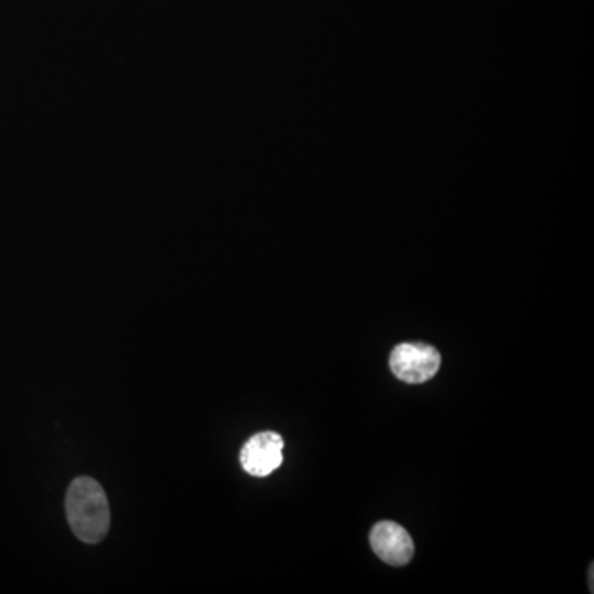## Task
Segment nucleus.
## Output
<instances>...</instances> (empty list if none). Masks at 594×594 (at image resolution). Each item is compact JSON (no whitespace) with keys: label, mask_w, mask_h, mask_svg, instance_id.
<instances>
[{"label":"nucleus","mask_w":594,"mask_h":594,"mask_svg":"<svg viewBox=\"0 0 594 594\" xmlns=\"http://www.w3.org/2000/svg\"><path fill=\"white\" fill-rule=\"evenodd\" d=\"M441 355L431 345H396L390 355V368L398 381L423 384L438 374Z\"/></svg>","instance_id":"2"},{"label":"nucleus","mask_w":594,"mask_h":594,"mask_svg":"<svg viewBox=\"0 0 594 594\" xmlns=\"http://www.w3.org/2000/svg\"><path fill=\"white\" fill-rule=\"evenodd\" d=\"M65 509L70 527L82 542L96 545L110 532V502L95 479L76 478L66 492Z\"/></svg>","instance_id":"1"},{"label":"nucleus","mask_w":594,"mask_h":594,"mask_svg":"<svg viewBox=\"0 0 594 594\" xmlns=\"http://www.w3.org/2000/svg\"><path fill=\"white\" fill-rule=\"evenodd\" d=\"M284 439L273 431L260 433L244 442L240 462L248 475L267 478L283 465Z\"/></svg>","instance_id":"3"},{"label":"nucleus","mask_w":594,"mask_h":594,"mask_svg":"<svg viewBox=\"0 0 594 594\" xmlns=\"http://www.w3.org/2000/svg\"><path fill=\"white\" fill-rule=\"evenodd\" d=\"M371 545L375 555L388 565L403 566L411 562L415 545L411 536L395 522H378L371 532Z\"/></svg>","instance_id":"4"}]
</instances>
